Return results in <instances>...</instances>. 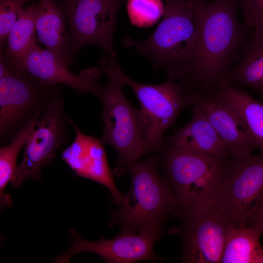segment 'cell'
Masks as SVG:
<instances>
[{
  "instance_id": "cell-1",
  "label": "cell",
  "mask_w": 263,
  "mask_h": 263,
  "mask_svg": "<svg viewBox=\"0 0 263 263\" xmlns=\"http://www.w3.org/2000/svg\"><path fill=\"white\" fill-rule=\"evenodd\" d=\"M199 22L193 60L174 75L187 94L216 91L237 62L249 36L238 18L237 0H195Z\"/></svg>"
},
{
  "instance_id": "cell-2",
  "label": "cell",
  "mask_w": 263,
  "mask_h": 263,
  "mask_svg": "<svg viewBox=\"0 0 263 263\" xmlns=\"http://www.w3.org/2000/svg\"><path fill=\"white\" fill-rule=\"evenodd\" d=\"M195 0H166L163 19L154 33L144 40L125 37V47H132L152 63L164 69L167 76L186 67L196 56L199 22Z\"/></svg>"
},
{
  "instance_id": "cell-3",
  "label": "cell",
  "mask_w": 263,
  "mask_h": 263,
  "mask_svg": "<svg viewBox=\"0 0 263 263\" xmlns=\"http://www.w3.org/2000/svg\"><path fill=\"white\" fill-rule=\"evenodd\" d=\"M162 164L184 211L214 207L226 183L229 156L218 157L167 144Z\"/></svg>"
},
{
  "instance_id": "cell-4",
  "label": "cell",
  "mask_w": 263,
  "mask_h": 263,
  "mask_svg": "<svg viewBox=\"0 0 263 263\" xmlns=\"http://www.w3.org/2000/svg\"><path fill=\"white\" fill-rule=\"evenodd\" d=\"M62 87L52 84L0 57V143L4 146L55 101Z\"/></svg>"
},
{
  "instance_id": "cell-5",
  "label": "cell",
  "mask_w": 263,
  "mask_h": 263,
  "mask_svg": "<svg viewBox=\"0 0 263 263\" xmlns=\"http://www.w3.org/2000/svg\"><path fill=\"white\" fill-rule=\"evenodd\" d=\"M101 71L128 86L137 97L143 121V155L161 152L165 145V132L174 124L180 113L189 106L187 94L174 78L163 83L136 82L120 68L115 56L105 55L99 60Z\"/></svg>"
},
{
  "instance_id": "cell-6",
  "label": "cell",
  "mask_w": 263,
  "mask_h": 263,
  "mask_svg": "<svg viewBox=\"0 0 263 263\" xmlns=\"http://www.w3.org/2000/svg\"><path fill=\"white\" fill-rule=\"evenodd\" d=\"M158 164L157 158L152 157L130 167V189L113 214L123 228L162 227L165 218L179 206L168 180L159 174Z\"/></svg>"
},
{
  "instance_id": "cell-7",
  "label": "cell",
  "mask_w": 263,
  "mask_h": 263,
  "mask_svg": "<svg viewBox=\"0 0 263 263\" xmlns=\"http://www.w3.org/2000/svg\"><path fill=\"white\" fill-rule=\"evenodd\" d=\"M107 75V82L96 96L102 105L101 139L115 150L118 159L113 172L120 176L143 155V117L141 109L134 108L126 99L124 86L112 75Z\"/></svg>"
},
{
  "instance_id": "cell-8",
  "label": "cell",
  "mask_w": 263,
  "mask_h": 263,
  "mask_svg": "<svg viewBox=\"0 0 263 263\" xmlns=\"http://www.w3.org/2000/svg\"><path fill=\"white\" fill-rule=\"evenodd\" d=\"M127 0H57L67 20L71 51L75 57L88 45L116 56L113 43L117 16Z\"/></svg>"
},
{
  "instance_id": "cell-9",
  "label": "cell",
  "mask_w": 263,
  "mask_h": 263,
  "mask_svg": "<svg viewBox=\"0 0 263 263\" xmlns=\"http://www.w3.org/2000/svg\"><path fill=\"white\" fill-rule=\"evenodd\" d=\"M67 116L61 99L53 102L37 119L11 180L13 187H19L28 179H41L43 168L52 163L59 149L69 140Z\"/></svg>"
},
{
  "instance_id": "cell-10",
  "label": "cell",
  "mask_w": 263,
  "mask_h": 263,
  "mask_svg": "<svg viewBox=\"0 0 263 263\" xmlns=\"http://www.w3.org/2000/svg\"><path fill=\"white\" fill-rule=\"evenodd\" d=\"M184 212L182 262L220 263L226 241L235 225L215 207Z\"/></svg>"
},
{
  "instance_id": "cell-11",
  "label": "cell",
  "mask_w": 263,
  "mask_h": 263,
  "mask_svg": "<svg viewBox=\"0 0 263 263\" xmlns=\"http://www.w3.org/2000/svg\"><path fill=\"white\" fill-rule=\"evenodd\" d=\"M161 228L149 227L139 230L123 228L115 237L108 240L101 237L97 242L84 240L76 230L71 229V246L64 253L56 257L54 262L65 263L74 255L85 252L96 254L107 263L155 261L158 257L154 254L153 247L160 236Z\"/></svg>"
},
{
  "instance_id": "cell-12",
  "label": "cell",
  "mask_w": 263,
  "mask_h": 263,
  "mask_svg": "<svg viewBox=\"0 0 263 263\" xmlns=\"http://www.w3.org/2000/svg\"><path fill=\"white\" fill-rule=\"evenodd\" d=\"M263 192V152L229 156L227 180L214 207L236 227H244L250 209Z\"/></svg>"
},
{
  "instance_id": "cell-13",
  "label": "cell",
  "mask_w": 263,
  "mask_h": 263,
  "mask_svg": "<svg viewBox=\"0 0 263 263\" xmlns=\"http://www.w3.org/2000/svg\"><path fill=\"white\" fill-rule=\"evenodd\" d=\"M189 105L198 107L224 142L231 157L247 155L257 146L242 117L217 90L187 94Z\"/></svg>"
},
{
  "instance_id": "cell-14",
  "label": "cell",
  "mask_w": 263,
  "mask_h": 263,
  "mask_svg": "<svg viewBox=\"0 0 263 263\" xmlns=\"http://www.w3.org/2000/svg\"><path fill=\"white\" fill-rule=\"evenodd\" d=\"M67 119L74 129L75 136L72 143L62 151L61 159L76 175L106 187L118 205L123 195L114 184L104 143L101 139L85 134L72 119L68 116Z\"/></svg>"
},
{
  "instance_id": "cell-15",
  "label": "cell",
  "mask_w": 263,
  "mask_h": 263,
  "mask_svg": "<svg viewBox=\"0 0 263 263\" xmlns=\"http://www.w3.org/2000/svg\"><path fill=\"white\" fill-rule=\"evenodd\" d=\"M21 66L44 81L70 87L79 95L91 94L97 96L101 86L98 82L101 76L99 69L89 68L75 74L63 61L37 42L26 55Z\"/></svg>"
},
{
  "instance_id": "cell-16",
  "label": "cell",
  "mask_w": 263,
  "mask_h": 263,
  "mask_svg": "<svg viewBox=\"0 0 263 263\" xmlns=\"http://www.w3.org/2000/svg\"><path fill=\"white\" fill-rule=\"evenodd\" d=\"M35 6L36 34L38 41L67 66L74 60L65 13L55 0H38Z\"/></svg>"
},
{
  "instance_id": "cell-17",
  "label": "cell",
  "mask_w": 263,
  "mask_h": 263,
  "mask_svg": "<svg viewBox=\"0 0 263 263\" xmlns=\"http://www.w3.org/2000/svg\"><path fill=\"white\" fill-rule=\"evenodd\" d=\"M167 144L218 157L229 156L224 142L202 111L192 105L190 121L167 137Z\"/></svg>"
},
{
  "instance_id": "cell-18",
  "label": "cell",
  "mask_w": 263,
  "mask_h": 263,
  "mask_svg": "<svg viewBox=\"0 0 263 263\" xmlns=\"http://www.w3.org/2000/svg\"><path fill=\"white\" fill-rule=\"evenodd\" d=\"M225 81L236 87L252 89L263 102V35L252 31Z\"/></svg>"
},
{
  "instance_id": "cell-19",
  "label": "cell",
  "mask_w": 263,
  "mask_h": 263,
  "mask_svg": "<svg viewBox=\"0 0 263 263\" xmlns=\"http://www.w3.org/2000/svg\"><path fill=\"white\" fill-rule=\"evenodd\" d=\"M217 91L239 114L257 148L263 152V102L225 80L220 83Z\"/></svg>"
},
{
  "instance_id": "cell-20",
  "label": "cell",
  "mask_w": 263,
  "mask_h": 263,
  "mask_svg": "<svg viewBox=\"0 0 263 263\" xmlns=\"http://www.w3.org/2000/svg\"><path fill=\"white\" fill-rule=\"evenodd\" d=\"M37 41L34 3L24 7L13 24L5 44L0 48V56L22 67L26 55Z\"/></svg>"
},
{
  "instance_id": "cell-21",
  "label": "cell",
  "mask_w": 263,
  "mask_h": 263,
  "mask_svg": "<svg viewBox=\"0 0 263 263\" xmlns=\"http://www.w3.org/2000/svg\"><path fill=\"white\" fill-rule=\"evenodd\" d=\"M262 234L252 227L234 228L226 241L220 263H261Z\"/></svg>"
},
{
  "instance_id": "cell-22",
  "label": "cell",
  "mask_w": 263,
  "mask_h": 263,
  "mask_svg": "<svg viewBox=\"0 0 263 263\" xmlns=\"http://www.w3.org/2000/svg\"><path fill=\"white\" fill-rule=\"evenodd\" d=\"M37 119L33 120L17 133L8 144L0 149V202L5 197L6 204H11L10 196H5L4 191L11 181L17 168V161L22 149L34 129Z\"/></svg>"
},
{
  "instance_id": "cell-23",
  "label": "cell",
  "mask_w": 263,
  "mask_h": 263,
  "mask_svg": "<svg viewBox=\"0 0 263 263\" xmlns=\"http://www.w3.org/2000/svg\"><path fill=\"white\" fill-rule=\"evenodd\" d=\"M127 11L131 23L146 28L155 23L164 15L165 5L162 0H127Z\"/></svg>"
},
{
  "instance_id": "cell-24",
  "label": "cell",
  "mask_w": 263,
  "mask_h": 263,
  "mask_svg": "<svg viewBox=\"0 0 263 263\" xmlns=\"http://www.w3.org/2000/svg\"><path fill=\"white\" fill-rule=\"evenodd\" d=\"M33 0H0V46L5 43L10 29L24 5Z\"/></svg>"
},
{
  "instance_id": "cell-25",
  "label": "cell",
  "mask_w": 263,
  "mask_h": 263,
  "mask_svg": "<svg viewBox=\"0 0 263 263\" xmlns=\"http://www.w3.org/2000/svg\"><path fill=\"white\" fill-rule=\"evenodd\" d=\"M244 25L253 32L263 35V0H237Z\"/></svg>"
},
{
  "instance_id": "cell-26",
  "label": "cell",
  "mask_w": 263,
  "mask_h": 263,
  "mask_svg": "<svg viewBox=\"0 0 263 263\" xmlns=\"http://www.w3.org/2000/svg\"><path fill=\"white\" fill-rule=\"evenodd\" d=\"M245 226L254 228L263 233V192L250 209Z\"/></svg>"
},
{
  "instance_id": "cell-27",
  "label": "cell",
  "mask_w": 263,
  "mask_h": 263,
  "mask_svg": "<svg viewBox=\"0 0 263 263\" xmlns=\"http://www.w3.org/2000/svg\"><path fill=\"white\" fill-rule=\"evenodd\" d=\"M261 263H263V253H262Z\"/></svg>"
},
{
  "instance_id": "cell-28",
  "label": "cell",
  "mask_w": 263,
  "mask_h": 263,
  "mask_svg": "<svg viewBox=\"0 0 263 263\" xmlns=\"http://www.w3.org/2000/svg\"></svg>"
}]
</instances>
